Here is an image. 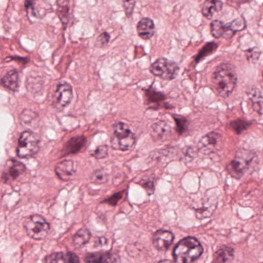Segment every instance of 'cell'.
I'll list each match as a JSON object with an SVG mask.
<instances>
[{"instance_id": "40", "label": "cell", "mask_w": 263, "mask_h": 263, "mask_svg": "<svg viewBox=\"0 0 263 263\" xmlns=\"http://www.w3.org/2000/svg\"><path fill=\"white\" fill-rule=\"evenodd\" d=\"M108 243V239L105 237H102V238H97V242L96 245L97 246H105Z\"/></svg>"}, {"instance_id": "37", "label": "cell", "mask_w": 263, "mask_h": 263, "mask_svg": "<svg viewBox=\"0 0 263 263\" xmlns=\"http://www.w3.org/2000/svg\"><path fill=\"white\" fill-rule=\"evenodd\" d=\"M124 192H119V193L115 194V195L111 196V198L107 199L105 203H108V204L111 205V206H116L118 203L119 200L122 198V195H123Z\"/></svg>"}, {"instance_id": "7", "label": "cell", "mask_w": 263, "mask_h": 263, "mask_svg": "<svg viewBox=\"0 0 263 263\" xmlns=\"http://www.w3.org/2000/svg\"><path fill=\"white\" fill-rule=\"evenodd\" d=\"M26 232L33 239L41 240L48 235L50 225L41 215H33L27 218L24 222Z\"/></svg>"}, {"instance_id": "30", "label": "cell", "mask_w": 263, "mask_h": 263, "mask_svg": "<svg viewBox=\"0 0 263 263\" xmlns=\"http://www.w3.org/2000/svg\"><path fill=\"white\" fill-rule=\"evenodd\" d=\"M260 55H261V50L258 47L248 49L245 51L246 59L251 64H256L259 59Z\"/></svg>"}, {"instance_id": "6", "label": "cell", "mask_w": 263, "mask_h": 263, "mask_svg": "<svg viewBox=\"0 0 263 263\" xmlns=\"http://www.w3.org/2000/svg\"><path fill=\"white\" fill-rule=\"evenodd\" d=\"M150 72L155 76H158L165 80L175 79L180 71V67L174 61L166 58H159L149 67Z\"/></svg>"}, {"instance_id": "8", "label": "cell", "mask_w": 263, "mask_h": 263, "mask_svg": "<svg viewBox=\"0 0 263 263\" xmlns=\"http://www.w3.org/2000/svg\"><path fill=\"white\" fill-rule=\"evenodd\" d=\"M39 149V140L31 131H25L21 134L17 146V155L21 158L34 155Z\"/></svg>"}, {"instance_id": "20", "label": "cell", "mask_w": 263, "mask_h": 263, "mask_svg": "<svg viewBox=\"0 0 263 263\" xmlns=\"http://www.w3.org/2000/svg\"><path fill=\"white\" fill-rule=\"evenodd\" d=\"M85 261L88 262H114L119 259L112 252H107L88 254L86 255Z\"/></svg>"}, {"instance_id": "38", "label": "cell", "mask_w": 263, "mask_h": 263, "mask_svg": "<svg viewBox=\"0 0 263 263\" xmlns=\"http://www.w3.org/2000/svg\"><path fill=\"white\" fill-rule=\"evenodd\" d=\"M139 184L141 185L142 187L145 188V190L148 192V195H151L154 192V184L153 181H146L145 183H140Z\"/></svg>"}, {"instance_id": "14", "label": "cell", "mask_w": 263, "mask_h": 263, "mask_svg": "<svg viewBox=\"0 0 263 263\" xmlns=\"http://www.w3.org/2000/svg\"><path fill=\"white\" fill-rule=\"evenodd\" d=\"M137 31L138 36L142 39L148 41L155 34V25L154 21L150 18H142L137 25Z\"/></svg>"}, {"instance_id": "29", "label": "cell", "mask_w": 263, "mask_h": 263, "mask_svg": "<svg viewBox=\"0 0 263 263\" xmlns=\"http://www.w3.org/2000/svg\"><path fill=\"white\" fill-rule=\"evenodd\" d=\"M173 118H174L175 125H176L177 132L180 135H183L188 131L189 125V120L186 117L179 115H173Z\"/></svg>"}, {"instance_id": "24", "label": "cell", "mask_w": 263, "mask_h": 263, "mask_svg": "<svg viewBox=\"0 0 263 263\" xmlns=\"http://www.w3.org/2000/svg\"><path fill=\"white\" fill-rule=\"evenodd\" d=\"M86 138L84 137H73L71 140L67 142V145L64 148V152L67 154H71V153H76L80 151L81 148L85 145Z\"/></svg>"}, {"instance_id": "19", "label": "cell", "mask_w": 263, "mask_h": 263, "mask_svg": "<svg viewBox=\"0 0 263 263\" xmlns=\"http://www.w3.org/2000/svg\"><path fill=\"white\" fill-rule=\"evenodd\" d=\"M235 252L232 247L228 246H221L214 253V262H231L233 261Z\"/></svg>"}, {"instance_id": "9", "label": "cell", "mask_w": 263, "mask_h": 263, "mask_svg": "<svg viewBox=\"0 0 263 263\" xmlns=\"http://www.w3.org/2000/svg\"><path fill=\"white\" fill-rule=\"evenodd\" d=\"M198 146L200 151L206 154L218 152L223 147L222 136L219 133H209L200 140Z\"/></svg>"}, {"instance_id": "15", "label": "cell", "mask_w": 263, "mask_h": 263, "mask_svg": "<svg viewBox=\"0 0 263 263\" xmlns=\"http://www.w3.org/2000/svg\"><path fill=\"white\" fill-rule=\"evenodd\" d=\"M55 171L60 179L64 180V181H68L76 172V165L73 160H64L56 165Z\"/></svg>"}, {"instance_id": "18", "label": "cell", "mask_w": 263, "mask_h": 263, "mask_svg": "<svg viewBox=\"0 0 263 263\" xmlns=\"http://www.w3.org/2000/svg\"><path fill=\"white\" fill-rule=\"evenodd\" d=\"M247 95L252 103V107L259 115L262 114V94L258 87H253L247 91Z\"/></svg>"}, {"instance_id": "31", "label": "cell", "mask_w": 263, "mask_h": 263, "mask_svg": "<svg viewBox=\"0 0 263 263\" xmlns=\"http://www.w3.org/2000/svg\"><path fill=\"white\" fill-rule=\"evenodd\" d=\"M91 155L96 159H103L108 156V146L106 145H100L94 151L91 152Z\"/></svg>"}, {"instance_id": "26", "label": "cell", "mask_w": 263, "mask_h": 263, "mask_svg": "<svg viewBox=\"0 0 263 263\" xmlns=\"http://www.w3.org/2000/svg\"><path fill=\"white\" fill-rule=\"evenodd\" d=\"M214 203H215V201L211 200L210 198H209V201L208 200L206 201V203L203 204V207L197 209V217L198 218H201H201L210 217L215 211V207H216V204L214 205Z\"/></svg>"}, {"instance_id": "10", "label": "cell", "mask_w": 263, "mask_h": 263, "mask_svg": "<svg viewBox=\"0 0 263 263\" xmlns=\"http://www.w3.org/2000/svg\"><path fill=\"white\" fill-rule=\"evenodd\" d=\"M73 99V90L67 83L59 84L56 87L54 94V102L56 107L64 108L70 105Z\"/></svg>"}, {"instance_id": "39", "label": "cell", "mask_w": 263, "mask_h": 263, "mask_svg": "<svg viewBox=\"0 0 263 263\" xmlns=\"http://www.w3.org/2000/svg\"><path fill=\"white\" fill-rule=\"evenodd\" d=\"M79 258L74 253L69 252L66 254V262H79Z\"/></svg>"}, {"instance_id": "16", "label": "cell", "mask_w": 263, "mask_h": 263, "mask_svg": "<svg viewBox=\"0 0 263 263\" xmlns=\"http://www.w3.org/2000/svg\"><path fill=\"white\" fill-rule=\"evenodd\" d=\"M223 8L221 0H206L201 7V13L207 19H212L215 13H219Z\"/></svg>"}, {"instance_id": "33", "label": "cell", "mask_w": 263, "mask_h": 263, "mask_svg": "<svg viewBox=\"0 0 263 263\" xmlns=\"http://www.w3.org/2000/svg\"><path fill=\"white\" fill-rule=\"evenodd\" d=\"M44 261L46 262H66V254L62 252L53 253L48 255Z\"/></svg>"}, {"instance_id": "28", "label": "cell", "mask_w": 263, "mask_h": 263, "mask_svg": "<svg viewBox=\"0 0 263 263\" xmlns=\"http://www.w3.org/2000/svg\"><path fill=\"white\" fill-rule=\"evenodd\" d=\"M251 125H252V122L242 120V119H238V120H233V122L229 124L231 129L233 130L237 134H240L244 132Z\"/></svg>"}, {"instance_id": "23", "label": "cell", "mask_w": 263, "mask_h": 263, "mask_svg": "<svg viewBox=\"0 0 263 263\" xmlns=\"http://www.w3.org/2000/svg\"><path fill=\"white\" fill-rule=\"evenodd\" d=\"M218 48V44L215 42H209L205 44L203 48L198 51V53L194 56V63L198 64L200 61L203 60L205 58L210 56L215 53Z\"/></svg>"}, {"instance_id": "21", "label": "cell", "mask_w": 263, "mask_h": 263, "mask_svg": "<svg viewBox=\"0 0 263 263\" xmlns=\"http://www.w3.org/2000/svg\"><path fill=\"white\" fill-rule=\"evenodd\" d=\"M4 87L12 91H16L19 87V73L16 70L9 71L1 79Z\"/></svg>"}, {"instance_id": "36", "label": "cell", "mask_w": 263, "mask_h": 263, "mask_svg": "<svg viewBox=\"0 0 263 263\" xmlns=\"http://www.w3.org/2000/svg\"><path fill=\"white\" fill-rule=\"evenodd\" d=\"M252 0H226L228 5L233 8L238 9L243 4H249Z\"/></svg>"}, {"instance_id": "22", "label": "cell", "mask_w": 263, "mask_h": 263, "mask_svg": "<svg viewBox=\"0 0 263 263\" xmlns=\"http://www.w3.org/2000/svg\"><path fill=\"white\" fill-rule=\"evenodd\" d=\"M56 7V14L65 27L70 21V4L68 0H57Z\"/></svg>"}, {"instance_id": "25", "label": "cell", "mask_w": 263, "mask_h": 263, "mask_svg": "<svg viewBox=\"0 0 263 263\" xmlns=\"http://www.w3.org/2000/svg\"><path fill=\"white\" fill-rule=\"evenodd\" d=\"M91 234L87 229H82L76 232L73 236V244L76 247L81 248L85 246L91 239Z\"/></svg>"}, {"instance_id": "2", "label": "cell", "mask_w": 263, "mask_h": 263, "mask_svg": "<svg viewBox=\"0 0 263 263\" xmlns=\"http://www.w3.org/2000/svg\"><path fill=\"white\" fill-rule=\"evenodd\" d=\"M258 163L259 159L255 151L241 148L237 151L235 158L228 164L226 169L231 176L240 179L245 174L253 171Z\"/></svg>"}, {"instance_id": "13", "label": "cell", "mask_w": 263, "mask_h": 263, "mask_svg": "<svg viewBox=\"0 0 263 263\" xmlns=\"http://www.w3.org/2000/svg\"><path fill=\"white\" fill-rule=\"evenodd\" d=\"M26 171V167L17 160H10L6 163L3 178L5 181H14Z\"/></svg>"}, {"instance_id": "1", "label": "cell", "mask_w": 263, "mask_h": 263, "mask_svg": "<svg viewBox=\"0 0 263 263\" xmlns=\"http://www.w3.org/2000/svg\"><path fill=\"white\" fill-rule=\"evenodd\" d=\"M214 89L220 97H229L238 83V76L235 67L229 63H223L215 68L212 75Z\"/></svg>"}, {"instance_id": "3", "label": "cell", "mask_w": 263, "mask_h": 263, "mask_svg": "<svg viewBox=\"0 0 263 263\" xmlns=\"http://www.w3.org/2000/svg\"><path fill=\"white\" fill-rule=\"evenodd\" d=\"M203 253V247L195 237L181 240L174 249L173 255L177 262L189 263L196 261Z\"/></svg>"}, {"instance_id": "11", "label": "cell", "mask_w": 263, "mask_h": 263, "mask_svg": "<svg viewBox=\"0 0 263 263\" xmlns=\"http://www.w3.org/2000/svg\"><path fill=\"white\" fill-rule=\"evenodd\" d=\"M145 94V105L150 106L151 108H166V104L165 103L166 96L163 93L156 91L152 86L144 89Z\"/></svg>"}, {"instance_id": "34", "label": "cell", "mask_w": 263, "mask_h": 263, "mask_svg": "<svg viewBox=\"0 0 263 263\" xmlns=\"http://www.w3.org/2000/svg\"><path fill=\"white\" fill-rule=\"evenodd\" d=\"M110 39H111V36L109 33L104 32L97 37V41H96V47H99V48L106 47L109 44Z\"/></svg>"}, {"instance_id": "32", "label": "cell", "mask_w": 263, "mask_h": 263, "mask_svg": "<svg viewBox=\"0 0 263 263\" xmlns=\"http://www.w3.org/2000/svg\"><path fill=\"white\" fill-rule=\"evenodd\" d=\"M122 4H123L125 16L128 18L131 17L132 16L133 12H134V7H135V0H122Z\"/></svg>"}, {"instance_id": "17", "label": "cell", "mask_w": 263, "mask_h": 263, "mask_svg": "<svg viewBox=\"0 0 263 263\" xmlns=\"http://www.w3.org/2000/svg\"><path fill=\"white\" fill-rule=\"evenodd\" d=\"M151 129V135L154 140H163L171 133L169 125L163 120L153 124Z\"/></svg>"}, {"instance_id": "27", "label": "cell", "mask_w": 263, "mask_h": 263, "mask_svg": "<svg viewBox=\"0 0 263 263\" xmlns=\"http://www.w3.org/2000/svg\"><path fill=\"white\" fill-rule=\"evenodd\" d=\"M109 175L103 169L96 170L91 175V181L93 184L102 185L108 183Z\"/></svg>"}, {"instance_id": "12", "label": "cell", "mask_w": 263, "mask_h": 263, "mask_svg": "<svg viewBox=\"0 0 263 263\" xmlns=\"http://www.w3.org/2000/svg\"><path fill=\"white\" fill-rule=\"evenodd\" d=\"M174 234L169 231L158 230L152 237L153 245L157 250L167 251L174 241Z\"/></svg>"}, {"instance_id": "35", "label": "cell", "mask_w": 263, "mask_h": 263, "mask_svg": "<svg viewBox=\"0 0 263 263\" xmlns=\"http://www.w3.org/2000/svg\"><path fill=\"white\" fill-rule=\"evenodd\" d=\"M36 117V114H34L33 111L25 110V111L21 114V120L23 124L27 125L29 123H30V122L34 120Z\"/></svg>"}, {"instance_id": "5", "label": "cell", "mask_w": 263, "mask_h": 263, "mask_svg": "<svg viewBox=\"0 0 263 263\" xmlns=\"http://www.w3.org/2000/svg\"><path fill=\"white\" fill-rule=\"evenodd\" d=\"M135 142V135L131 132L127 124L122 122L114 124V135L111 140L113 149L127 151L133 148Z\"/></svg>"}, {"instance_id": "4", "label": "cell", "mask_w": 263, "mask_h": 263, "mask_svg": "<svg viewBox=\"0 0 263 263\" xmlns=\"http://www.w3.org/2000/svg\"><path fill=\"white\" fill-rule=\"evenodd\" d=\"M246 28V21L243 16L236 18L232 22L225 24L222 21L215 19L210 24L211 34L215 39L233 37L238 32Z\"/></svg>"}]
</instances>
